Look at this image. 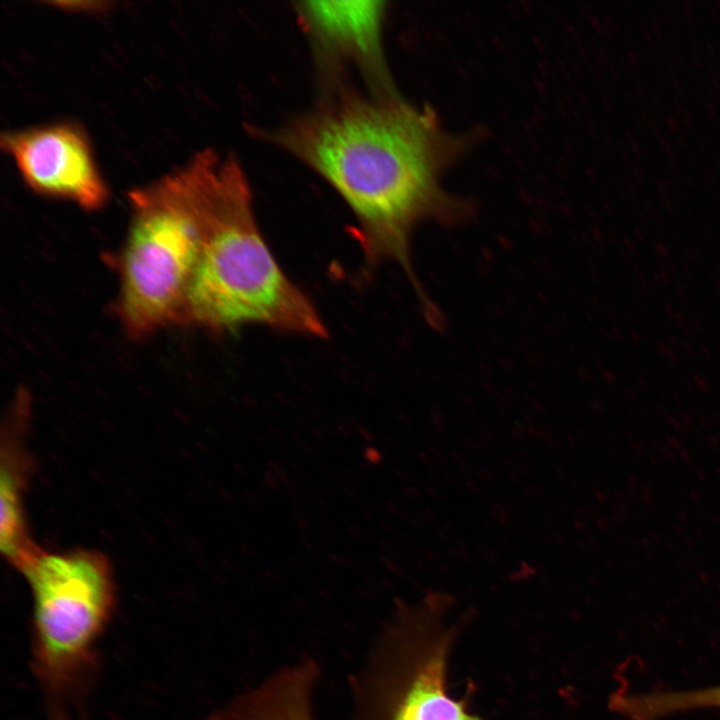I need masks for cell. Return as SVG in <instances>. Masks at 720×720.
Returning <instances> with one entry per match:
<instances>
[{
    "mask_svg": "<svg viewBox=\"0 0 720 720\" xmlns=\"http://www.w3.org/2000/svg\"><path fill=\"white\" fill-rule=\"evenodd\" d=\"M316 171L347 203L370 263L392 260L407 274L424 314L436 307L412 266L416 224H457L471 206L448 193L441 176L468 145L447 132L430 108L394 94L340 92L269 134Z\"/></svg>",
    "mask_w": 720,
    "mask_h": 720,
    "instance_id": "1",
    "label": "cell"
},
{
    "mask_svg": "<svg viewBox=\"0 0 720 720\" xmlns=\"http://www.w3.org/2000/svg\"><path fill=\"white\" fill-rule=\"evenodd\" d=\"M174 171L193 202L202 233L178 324L213 332L261 324L326 337L311 300L286 276L266 244L239 163L207 149Z\"/></svg>",
    "mask_w": 720,
    "mask_h": 720,
    "instance_id": "2",
    "label": "cell"
},
{
    "mask_svg": "<svg viewBox=\"0 0 720 720\" xmlns=\"http://www.w3.org/2000/svg\"><path fill=\"white\" fill-rule=\"evenodd\" d=\"M21 571L33 600L32 673L50 720H74L115 608L111 566L94 551H40Z\"/></svg>",
    "mask_w": 720,
    "mask_h": 720,
    "instance_id": "3",
    "label": "cell"
},
{
    "mask_svg": "<svg viewBox=\"0 0 720 720\" xmlns=\"http://www.w3.org/2000/svg\"><path fill=\"white\" fill-rule=\"evenodd\" d=\"M449 609L439 593L397 605L350 679L351 720H482L448 693Z\"/></svg>",
    "mask_w": 720,
    "mask_h": 720,
    "instance_id": "4",
    "label": "cell"
},
{
    "mask_svg": "<svg viewBox=\"0 0 720 720\" xmlns=\"http://www.w3.org/2000/svg\"><path fill=\"white\" fill-rule=\"evenodd\" d=\"M131 220L119 256L117 313L133 338L178 324L202 240L195 207L171 172L129 193Z\"/></svg>",
    "mask_w": 720,
    "mask_h": 720,
    "instance_id": "5",
    "label": "cell"
},
{
    "mask_svg": "<svg viewBox=\"0 0 720 720\" xmlns=\"http://www.w3.org/2000/svg\"><path fill=\"white\" fill-rule=\"evenodd\" d=\"M1 147L34 192L96 210L108 198L90 143L79 126L55 123L1 135Z\"/></svg>",
    "mask_w": 720,
    "mask_h": 720,
    "instance_id": "6",
    "label": "cell"
},
{
    "mask_svg": "<svg viewBox=\"0 0 720 720\" xmlns=\"http://www.w3.org/2000/svg\"><path fill=\"white\" fill-rule=\"evenodd\" d=\"M299 14L318 46L329 56L363 69L389 93L381 33L385 7L380 1L301 2Z\"/></svg>",
    "mask_w": 720,
    "mask_h": 720,
    "instance_id": "7",
    "label": "cell"
},
{
    "mask_svg": "<svg viewBox=\"0 0 720 720\" xmlns=\"http://www.w3.org/2000/svg\"><path fill=\"white\" fill-rule=\"evenodd\" d=\"M320 666L312 658L281 667L204 720H316Z\"/></svg>",
    "mask_w": 720,
    "mask_h": 720,
    "instance_id": "8",
    "label": "cell"
},
{
    "mask_svg": "<svg viewBox=\"0 0 720 720\" xmlns=\"http://www.w3.org/2000/svg\"><path fill=\"white\" fill-rule=\"evenodd\" d=\"M8 432L1 460L0 548L9 562L22 570L40 550L29 536L24 517L25 458Z\"/></svg>",
    "mask_w": 720,
    "mask_h": 720,
    "instance_id": "9",
    "label": "cell"
},
{
    "mask_svg": "<svg viewBox=\"0 0 720 720\" xmlns=\"http://www.w3.org/2000/svg\"><path fill=\"white\" fill-rule=\"evenodd\" d=\"M653 708L661 718L693 710L720 709V685L685 691H659L654 696Z\"/></svg>",
    "mask_w": 720,
    "mask_h": 720,
    "instance_id": "10",
    "label": "cell"
}]
</instances>
